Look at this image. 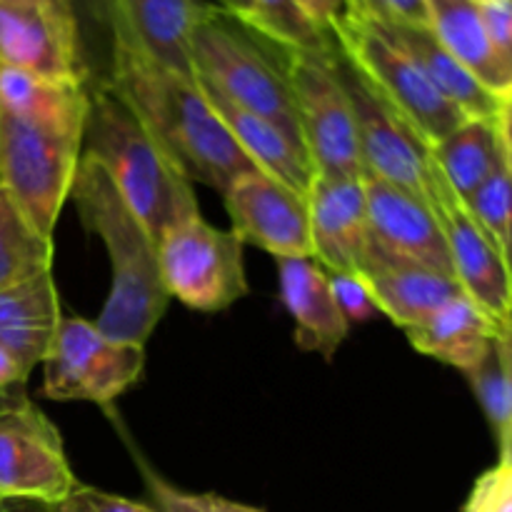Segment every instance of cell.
Returning a JSON list of instances; mask_svg holds the SVG:
<instances>
[{"instance_id": "obj_32", "label": "cell", "mask_w": 512, "mask_h": 512, "mask_svg": "<svg viewBox=\"0 0 512 512\" xmlns=\"http://www.w3.org/2000/svg\"><path fill=\"white\" fill-rule=\"evenodd\" d=\"M328 285L348 325L370 323L380 315L373 293L358 273H328Z\"/></svg>"}, {"instance_id": "obj_21", "label": "cell", "mask_w": 512, "mask_h": 512, "mask_svg": "<svg viewBox=\"0 0 512 512\" xmlns=\"http://www.w3.org/2000/svg\"><path fill=\"white\" fill-rule=\"evenodd\" d=\"M60 320L53 270L0 290V345L28 375L48 355Z\"/></svg>"}, {"instance_id": "obj_33", "label": "cell", "mask_w": 512, "mask_h": 512, "mask_svg": "<svg viewBox=\"0 0 512 512\" xmlns=\"http://www.w3.org/2000/svg\"><path fill=\"white\" fill-rule=\"evenodd\" d=\"M350 15L373 25H428V0H350Z\"/></svg>"}, {"instance_id": "obj_29", "label": "cell", "mask_w": 512, "mask_h": 512, "mask_svg": "<svg viewBox=\"0 0 512 512\" xmlns=\"http://www.w3.org/2000/svg\"><path fill=\"white\" fill-rule=\"evenodd\" d=\"M495 438H503L512 418V345L505 330H495L483 358L465 373Z\"/></svg>"}, {"instance_id": "obj_35", "label": "cell", "mask_w": 512, "mask_h": 512, "mask_svg": "<svg viewBox=\"0 0 512 512\" xmlns=\"http://www.w3.org/2000/svg\"><path fill=\"white\" fill-rule=\"evenodd\" d=\"M55 512H158L153 505L135 503L123 495L105 493V490L90 488V485H75L73 493L55 505Z\"/></svg>"}, {"instance_id": "obj_18", "label": "cell", "mask_w": 512, "mask_h": 512, "mask_svg": "<svg viewBox=\"0 0 512 512\" xmlns=\"http://www.w3.org/2000/svg\"><path fill=\"white\" fill-rule=\"evenodd\" d=\"M110 28L128 35L150 58L193 75L190 38L213 3L203 0H105ZM195 78V75H193Z\"/></svg>"}, {"instance_id": "obj_11", "label": "cell", "mask_w": 512, "mask_h": 512, "mask_svg": "<svg viewBox=\"0 0 512 512\" xmlns=\"http://www.w3.org/2000/svg\"><path fill=\"white\" fill-rule=\"evenodd\" d=\"M0 65L85 80L73 0H0Z\"/></svg>"}, {"instance_id": "obj_6", "label": "cell", "mask_w": 512, "mask_h": 512, "mask_svg": "<svg viewBox=\"0 0 512 512\" xmlns=\"http://www.w3.org/2000/svg\"><path fill=\"white\" fill-rule=\"evenodd\" d=\"M330 38L375 98L425 148H433L468 120L380 25L350 15L335 25Z\"/></svg>"}, {"instance_id": "obj_28", "label": "cell", "mask_w": 512, "mask_h": 512, "mask_svg": "<svg viewBox=\"0 0 512 512\" xmlns=\"http://www.w3.org/2000/svg\"><path fill=\"white\" fill-rule=\"evenodd\" d=\"M55 245L43 240L0 193V290L53 270Z\"/></svg>"}, {"instance_id": "obj_10", "label": "cell", "mask_w": 512, "mask_h": 512, "mask_svg": "<svg viewBox=\"0 0 512 512\" xmlns=\"http://www.w3.org/2000/svg\"><path fill=\"white\" fill-rule=\"evenodd\" d=\"M75 485L60 430L25 385L0 390V498L60 505Z\"/></svg>"}, {"instance_id": "obj_17", "label": "cell", "mask_w": 512, "mask_h": 512, "mask_svg": "<svg viewBox=\"0 0 512 512\" xmlns=\"http://www.w3.org/2000/svg\"><path fill=\"white\" fill-rule=\"evenodd\" d=\"M358 275L373 293L380 315L403 330L415 328L450 300L465 295L458 280L450 275L413 260L395 258L375 245H370L365 253Z\"/></svg>"}, {"instance_id": "obj_40", "label": "cell", "mask_w": 512, "mask_h": 512, "mask_svg": "<svg viewBox=\"0 0 512 512\" xmlns=\"http://www.w3.org/2000/svg\"><path fill=\"white\" fill-rule=\"evenodd\" d=\"M0 512H55V505L35 503V500L0 498Z\"/></svg>"}, {"instance_id": "obj_41", "label": "cell", "mask_w": 512, "mask_h": 512, "mask_svg": "<svg viewBox=\"0 0 512 512\" xmlns=\"http://www.w3.org/2000/svg\"><path fill=\"white\" fill-rule=\"evenodd\" d=\"M500 328L505 330V335H508V340L512 345V315L508 320H505V323H500ZM498 445H500V463L512 465V418H510L508 430H505V435L498 440Z\"/></svg>"}, {"instance_id": "obj_7", "label": "cell", "mask_w": 512, "mask_h": 512, "mask_svg": "<svg viewBox=\"0 0 512 512\" xmlns=\"http://www.w3.org/2000/svg\"><path fill=\"white\" fill-rule=\"evenodd\" d=\"M333 50L283 53L300 140L320 178H365L353 105L333 65Z\"/></svg>"}, {"instance_id": "obj_25", "label": "cell", "mask_w": 512, "mask_h": 512, "mask_svg": "<svg viewBox=\"0 0 512 512\" xmlns=\"http://www.w3.org/2000/svg\"><path fill=\"white\" fill-rule=\"evenodd\" d=\"M428 155L440 178L465 203L503 165V143H500L498 123L468 118L453 133L445 135L440 143L428 148Z\"/></svg>"}, {"instance_id": "obj_42", "label": "cell", "mask_w": 512, "mask_h": 512, "mask_svg": "<svg viewBox=\"0 0 512 512\" xmlns=\"http://www.w3.org/2000/svg\"><path fill=\"white\" fill-rule=\"evenodd\" d=\"M213 5L243 25L250 20V0H213Z\"/></svg>"}, {"instance_id": "obj_26", "label": "cell", "mask_w": 512, "mask_h": 512, "mask_svg": "<svg viewBox=\"0 0 512 512\" xmlns=\"http://www.w3.org/2000/svg\"><path fill=\"white\" fill-rule=\"evenodd\" d=\"M0 108L43 118H88V80H58L0 65Z\"/></svg>"}, {"instance_id": "obj_36", "label": "cell", "mask_w": 512, "mask_h": 512, "mask_svg": "<svg viewBox=\"0 0 512 512\" xmlns=\"http://www.w3.org/2000/svg\"><path fill=\"white\" fill-rule=\"evenodd\" d=\"M490 40L500 63L512 75V0H488L480 5Z\"/></svg>"}, {"instance_id": "obj_14", "label": "cell", "mask_w": 512, "mask_h": 512, "mask_svg": "<svg viewBox=\"0 0 512 512\" xmlns=\"http://www.w3.org/2000/svg\"><path fill=\"white\" fill-rule=\"evenodd\" d=\"M240 243L265 250L275 260L313 258L308 198L280 180L250 170L223 195Z\"/></svg>"}, {"instance_id": "obj_9", "label": "cell", "mask_w": 512, "mask_h": 512, "mask_svg": "<svg viewBox=\"0 0 512 512\" xmlns=\"http://www.w3.org/2000/svg\"><path fill=\"white\" fill-rule=\"evenodd\" d=\"M243 248L233 230L200 215L183 220L158 240L163 285L170 300L200 313H218L248 295Z\"/></svg>"}, {"instance_id": "obj_4", "label": "cell", "mask_w": 512, "mask_h": 512, "mask_svg": "<svg viewBox=\"0 0 512 512\" xmlns=\"http://www.w3.org/2000/svg\"><path fill=\"white\" fill-rule=\"evenodd\" d=\"M85 120L0 108V193L50 243L83 155Z\"/></svg>"}, {"instance_id": "obj_31", "label": "cell", "mask_w": 512, "mask_h": 512, "mask_svg": "<svg viewBox=\"0 0 512 512\" xmlns=\"http://www.w3.org/2000/svg\"><path fill=\"white\" fill-rule=\"evenodd\" d=\"M133 455L140 473H143L145 485H148L150 498H153V508L158 512H265L263 508L235 503V500L223 498V495L188 493V490L183 488H175L173 483H168L163 475H158L148 463H145L143 455Z\"/></svg>"}, {"instance_id": "obj_5", "label": "cell", "mask_w": 512, "mask_h": 512, "mask_svg": "<svg viewBox=\"0 0 512 512\" xmlns=\"http://www.w3.org/2000/svg\"><path fill=\"white\" fill-rule=\"evenodd\" d=\"M245 28L240 20L213 8L190 38V65L195 80L235 108L263 115L300 140L295 100L283 55ZM280 53V50H278ZM303 145V140H300Z\"/></svg>"}, {"instance_id": "obj_8", "label": "cell", "mask_w": 512, "mask_h": 512, "mask_svg": "<svg viewBox=\"0 0 512 512\" xmlns=\"http://www.w3.org/2000/svg\"><path fill=\"white\" fill-rule=\"evenodd\" d=\"M43 395L108 410L145 370V345L113 340L90 320L63 318L43 363Z\"/></svg>"}, {"instance_id": "obj_1", "label": "cell", "mask_w": 512, "mask_h": 512, "mask_svg": "<svg viewBox=\"0 0 512 512\" xmlns=\"http://www.w3.org/2000/svg\"><path fill=\"white\" fill-rule=\"evenodd\" d=\"M110 33L108 88L138 115L190 183L225 195L235 180L255 170L193 75L158 63L120 30Z\"/></svg>"}, {"instance_id": "obj_39", "label": "cell", "mask_w": 512, "mask_h": 512, "mask_svg": "<svg viewBox=\"0 0 512 512\" xmlns=\"http://www.w3.org/2000/svg\"><path fill=\"white\" fill-rule=\"evenodd\" d=\"M498 133H500V143H503V158H505V168H508V175L512 180V98H508L500 108L498 118Z\"/></svg>"}, {"instance_id": "obj_16", "label": "cell", "mask_w": 512, "mask_h": 512, "mask_svg": "<svg viewBox=\"0 0 512 512\" xmlns=\"http://www.w3.org/2000/svg\"><path fill=\"white\" fill-rule=\"evenodd\" d=\"M313 260L325 273H358L370 248L363 178H320L308 193Z\"/></svg>"}, {"instance_id": "obj_27", "label": "cell", "mask_w": 512, "mask_h": 512, "mask_svg": "<svg viewBox=\"0 0 512 512\" xmlns=\"http://www.w3.org/2000/svg\"><path fill=\"white\" fill-rule=\"evenodd\" d=\"M245 28L283 53H323L333 48V38L308 18L298 0H250Z\"/></svg>"}, {"instance_id": "obj_34", "label": "cell", "mask_w": 512, "mask_h": 512, "mask_svg": "<svg viewBox=\"0 0 512 512\" xmlns=\"http://www.w3.org/2000/svg\"><path fill=\"white\" fill-rule=\"evenodd\" d=\"M465 512H512V465L498 463V468L480 475Z\"/></svg>"}, {"instance_id": "obj_43", "label": "cell", "mask_w": 512, "mask_h": 512, "mask_svg": "<svg viewBox=\"0 0 512 512\" xmlns=\"http://www.w3.org/2000/svg\"><path fill=\"white\" fill-rule=\"evenodd\" d=\"M473 3H478V5H483V3H488V0H473Z\"/></svg>"}, {"instance_id": "obj_20", "label": "cell", "mask_w": 512, "mask_h": 512, "mask_svg": "<svg viewBox=\"0 0 512 512\" xmlns=\"http://www.w3.org/2000/svg\"><path fill=\"white\" fill-rule=\"evenodd\" d=\"M203 90L208 95L210 105L215 108V113L220 115L223 125L228 128V133L238 143V148L250 160V165L308 198L315 173L300 140H295L288 130L275 125L273 120L248 113L243 108H235V105H230L228 100H223L218 93L205 88V85Z\"/></svg>"}, {"instance_id": "obj_13", "label": "cell", "mask_w": 512, "mask_h": 512, "mask_svg": "<svg viewBox=\"0 0 512 512\" xmlns=\"http://www.w3.org/2000/svg\"><path fill=\"white\" fill-rule=\"evenodd\" d=\"M428 203L443 228L450 263H453V278L458 280L463 293L495 320V325L505 323L512 315V278L508 268L478 220L470 215L468 205L440 178L433 160H430Z\"/></svg>"}, {"instance_id": "obj_2", "label": "cell", "mask_w": 512, "mask_h": 512, "mask_svg": "<svg viewBox=\"0 0 512 512\" xmlns=\"http://www.w3.org/2000/svg\"><path fill=\"white\" fill-rule=\"evenodd\" d=\"M70 200L85 230L103 240L113 268L108 300L95 325L108 338L145 345L170 305L158 243L93 155H80Z\"/></svg>"}, {"instance_id": "obj_24", "label": "cell", "mask_w": 512, "mask_h": 512, "mask_svg": "<svg viewBox=\"0 0 512 512\" xmlns=\"http://www.w3.org/2000/svg\"><path fill=\"white\" fill-rule=\"evenodd\" d=\"M415 63L423 68L430 83L465 115L475 120H495L498 118L503 100L495 98L493 93L483 88L448 50L440 45L433 30L428 25H393L385 28L380 25Z\"/></svg>"}, {"instance_id": "obj_37", "label": "cell", "mask_w": 512, "mask_h": 512, "mask_svg": "<svg viewBox=\"0 0 512 512\" xmlns=\"http://www.w3.org/2000/svg\"><path fill=\"white\" fill-rule=\"evenodd\" d=\"M308 18L325 33H333L335 25L350 18V0H298Z\"/></svg>"}, {"instance_id": "obj_23", "label": "cell", "mask_w": 512, "mask_h": 512, "mask_svg": "<svg viewBox=\"0 0 512 512\" xmlns=\"http://www.w3.org/2000/svg\"><path fill=\"white\" fill-rule=\"evenodd\" d=\"M495 320L480 310L468 295L450 300L415 328L405 330L418 353L468 373L495 338Z\"/></svg>"}, {"instance_id": "obj_12", "label": "cell", "mask_w": 512, "mask_h": 512, "mask_svg": "<svg viewBox=\"0 0 512 512\" xmlns=\"http://www.w3.org/2000/svg\"><path fill=\"white\" fill-rule=\"evenodd\" d=\"M333 65L353 105L358 125V145L365 175L383 183L403 188L418 198L428 200L430 190V155L428 148L375 98L373 90L360 80L353 65L333 50Z\"/></svg>"}, {"instance_id": "obj_19", "label": "cell", "mask_w": 512, "mask_h": 512, "mask_svg": "<svg viewBox=\"0 0 512 512\" xmlns=\"http://www.w3.org/2000/svg\"><path fill=\"white\" fill-rule=\"evenodd\" d=\"M280 300L295 320V345L333 360L350 333L328 285V273L313 258L278 260Z\"/></svg>"}, {"instance_id": "obj_30", "label": "cell", "mask_w": 512, "mask_h": 512, "mask_svg": "<svg viewBox=\"0 0 512 512\" xmlns=\"http://www.w3.org/2000/svg\"><path fill=\"white\" fill-rule=\"evenodd\" d=\"M465 205L490 243L495 245L512 278V180L505 168V158L493 178L473 198L465 200Z\"/></svg>"}, {"instance_id": "obj_38", "label": "cell", "mask_w": 512, "mask_h": 512, "mask_svg": "<svg viewBox=\"0 0 512 512\" xmlns=\"http://www.w3.org/2000/svg\"><path fill=\"white\" fill-rule=\"evenodd\" d=\"M30 375L20 368L18 360L0 345V390L13 388V385H25Z\"/></svg>"}, {"instance_id": "obj_3", "label": "cell", "mask_w": 512, "mask_h": 512, "mask_svg": "<svg viewBox=\"0 0 512 512\" xmlns=\"http://www.w3.org/2000/svg\"><path fill=\"white\" fill-rule=\"evenodd\" d=\"M83 153L103 165L155 243L178 223L200 215L193 183L108 83L90 90Z\"/></svg>"}, {"instance_id": "obj_15", "label": "cell", "mask_w": 512, "mask_h": 512, "mask_svg": "<svg viewBox=\"0 0 512 512\" xmlns=\"http://www.w3.org/2000/svg\"><path fill=\"white\" fill-rule=\"evenodd\" d=\"M370 245L453 278L448 243L428 200L365 175Z\"/></svg>"}, {"instance_id": "obj_22", "label": "cell", "mask_w": 512, "mask_h": 512, "mask_svg": "<svg viewBox=\"0 0 512 512\" xmlns=\"http://www.w3.org/2000/svg\"><path fill=\"white\" fill-rule=\"evenodd\" d=\"M428 28L445 50L498 100L512 98V75L500 63L483 10L473 0H428Z\"/></svg>"}]
</instances>
